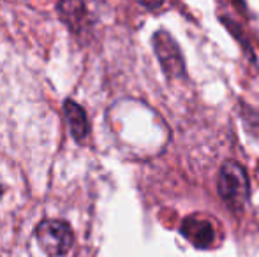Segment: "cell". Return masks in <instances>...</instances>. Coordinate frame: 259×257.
<instances>
[{
	"instance_id": "1",
	"label": "cell",
	"mask_w": 259,
	"mask_h": 257,
	"mask_svg": "<svg viewBox=\"0 0 259 257\" xmlns=\"http://www.w3.org/2000/svg\"><path fill=\"white\" fill-rule=\"evenodd\" d=\"M217 192L231 212H242L250 197V182L245 168L235 161H226L219 169Z\"/></svg>"
},
{
	"instance_id": "2",
	"label": "cell",
	"mask_w": 259,
	"mask_h": 257,
	"mask_svg": "<svg viewBox=\"0 0 259 257\" xmlns=\"http://www.w3.org/2000/svg\"><path fill=\"white\" fill-rule=\"evenodd\" d=\"M35 236L50 257L65 255L72 247V231L64 220H45L35 229Z\"/></svg>"
},
{
	"instance_id": "3",
	"label": "cell",
	"mask_w": 259,
	"mask_h": 257,
	"mask_svg": "<svg viewBox=\"0 0 259 257\" xmlns=\"http://www.w3.org/2000/svg\"><path fill=\"white\" fill-rule=\"evenodd\" d=\"M152 42H154L157 60H159L164 74L169 79L185 78V60L182 57L180 46L177 44V41L166 30H157Z\"/></svg>"
},
{
	"instance_id": "4",
	"label": "cell",
	"mask_w": 259,
	"mask_h": 257,
	"mask_svg": "<svg viewBox=\"0 0 259 257\" xmlns=\"http://www.w3.org/2000/svg\"><path fill=\"white\" fill-rule=\"evenodd\" d=\"M180 233L192 247L196 248H210L217 240L215 226L210 219L203 215H189L182 220Z\"/></svg>"
},
{
	"instance_id": "5",
	"label": "cell",
	"mask_w": 259,
	"mask_h": 257,
	"mask_svg": "<svg viewBox=\"0 0 259 257\" xmlns=\"http://www.w3.org/2000/svg\"><path fill=\"white\" fill-rule=\"evenodd\" d=\"M58 14L71 30L79 32L89 23V0H60Z\"/></svg>"
},
{
	"instance_id": "6",
	"label": "cell",
	"mask_w": 259,
	"mask_h": 257,
	"mask_svg": "<svg viewBox=\"0 0 259 257\" xmlns=\"http://www.w3.org/2000/svg\"><path fill=\"white\" fill-rule=\"evenodd\" d=\"M64 111H65V118H67L69 125H71V132L74 136V139L78 143L85 141V137L89 136V120H87V115L83 111V108L79 104H76L74 100H65Z\"/></svg>"
},
{
	"instance_id": "7",
	"label": "cell",
	"mask_w": 259,
	"mask_h": 257,
	"mask_svg": "<svg viewBox=\"0 0 259 257\" xmlns=\"http://www.w3.org/2000/svg\"><path fill=\"white\" fill-rule=\"evenodd\" d=\"M138 2L141 4V6L145 7V9H150V11H154V9H159L160 6L164 4V0H138Z\"/></svg>"
},
{
	"instance_id": "8",
	"label": "cell",
	"mask_w": 259,
	"mask_h": 257,
	"mask_svg": "<svg viewBox=\"0 0 259 257\" xmlns=\"http://www.w3.org/2000/svg\"><path fill=\"white\" fill-rule=\"evenodd\" d=\"M2 192H4V187H2V185H0V195H2Z\"/></svg>"
}]
</instances>
